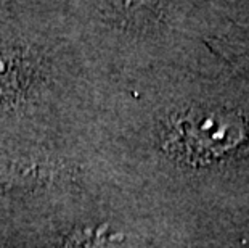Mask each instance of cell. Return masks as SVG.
I'll return each mask as SVG.
<instances>
[{"label":"cell","mask_w":249,"mask_h":248,"mask_svg":"<svg viewBox=\"0 0 249 248\" xmlns=\"http://www.w3.org/2000/svg\"><path fill=\"white\" fill-rule=\"evenodd\" d=\"M246 139L245 121L233 112L195 110L176 124L174 142L190 160L209 161L224 156Z\"/></svg>","instance_id":"cell-1"}]
</instances>
